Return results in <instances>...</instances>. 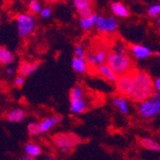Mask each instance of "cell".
Listing matches in <instances>:
<instances>
[{
	"label": "cell",
	"mask_w": 160,
	"mask_h": 160,
	"mask_svg": "<svg viewBox=\"0 0 160 160\" xmlns=\"http://www.w3.org/2000/svg\"><path fill=\"white\" fill-rule=\"evenodd\" d=\"M133 90L130 95L129 99L141 103V102L150 99L154 90L153 86V80L152 77L147 73L146 71H136L133 73Z\"/></svg>",
	"instance_id": "6da1fadb"
},
{
	"label": "cell",
	"mask_w": 160,
	"mask_h": 160,
	"mask_svg": "<svg viewBox=\"0 0 160 160\" xmlns=\"http://www.w3.org/2000/svg\"><path fill=\"white\" fill-rule=\"evenodd\" d=\"M107 63L118 76L132 73V62L127 53H120L112 51L108 54Z\"/></svg>",
	"instance_id": "7a4b0ae2"
},
{
	"label": "cell",
	"mask_w": 160,
	"mask_h": 160,
	"mask_svg": "<svg viewBox=\"0 0 160 160\" xmlns=\"http://www.w3.org/2000/svg\"><path fill=\"white\" fill-rule=\"evenodd\" d=\"M70 110L74 114H80L88 108V100L83 86L76 84L70 89Z\"/></svg>",
	"instance_id": "3957f363"
},
{
	"label": "cell",
	"mask_w": 160,
	"mask_h": 160,
	"mask_svg": "<svg viewBox=\"0 0 160 160\" xmlns=\"http://www.w3.org/2000/svg\"><path fill=\"white\" fill-rule=\"evenodd\" d=\"M53 143L58 151L62 153H70L81 143L78 135L70 132L58 133L53 137Z\"/></svg>",
	"instance_id": "277c9868"
},
{
	"label": "cell",
	"mask_w": 160,
	"mask_h": 160,
	"mask_svg": "<svg viewBox=\"0 0 160 160\" xmlns=\"http://www.w3.org/2000/svg\"><path fill=\"white\" fill-rule=\"evenodd\" d=\"M18 33L20 38L29 37L36 27L35 18L30 13H19L16 18Z\"/></svg>",
	"instance_id": "5b68a950"
},
{
	"label": "cell",
	"mask_w": 160,
	"mask_h": 160,
	"mask_svg": "<svg viewBox=\"0 0 160 160\" xmlns=\"http://www.w3.org/2000/svg\"><path fill=\"white\" fill-rule=\"evenodd\" d=\"M138 113L144 119H152L156 116L160 115V102L150 98L145 100L138 105Z\"/></svg>",
	"instance_id": "8992f818"
},
{
	"label": "cell",
	"mask_w": 160,
	"mask_h": 160,
	"mask_svg": "<svg viewBox=\"0 0 160 160\" xmlns=\"http://www.w3.org/2000/svg\"><path fill=\"white\" fill-rule=\"evenodd\" d=\"M133 74L128 73L124 75L118 76L117 80L115 82L116 89H117L120 96L123 97H130L133 90Z\"/></svg>",
	"instance_id": "52a82bcc"
},
{
	"label": "cell",
	"mask_w": 160,
	"mask_h": 160,
	"mask_svg": "<svg viewBox=\"0 0 160 160\" xmlns=\"http://www.w3.org/2000/svg\"><path fill=\"white\" fill-rule=\"evenodd\" d=\"M95 27L100 33H113L117 30L118 23L114 17L99 16Z\"/></svg>",
	"instance_id": "ba28073f"
},
{
	"label": "cell",
	"mask_w": 160,
	"mask_h": 160,
	"mask_svg": "<svg viewBox=\"0 0 160 160\" xmlns=\"http://www.w3.org/2000/svg\"><path fill=\"white\" fill-rule=\"evenodd\" d=\"M73 4L78 11L80 18L89 17L93 13L90 0H73Z\"/></svg>",
	"instance_id": "9c48e42d"
},
{
	"label": "cell",
	"mask_w": 160,
	"mask_h": 160,
	"mask_svg": "<svg viewBox=\"0 0 160 160\" xmlns=\"http://www.w3.org/2000/svg\"><path fill=\"white\" fill-rule=\"evenodd\" d=\"M62 119V117L61 115H53V116H51V117H47V118L42 119L40 121V123H38L39 127H40L41 133L49 132L52 128H54L59 123H61Z\"/></svg>",
	"instance_id": "30bf717a"
},
{
	"label": "cell",
	"mask_w": 160,
	"mask_h": 160,
	"mask_svg": "<svg viewBox=\"0 0 160 160\" xmlns=\"http://www.w3.org/2000/svg\"><path fill=\"white\" fill-rule=\"evenodd\" d=\"M130 53L132 54V56L137 60H143L146 58L150 57L152 53V50L142 44H133L130 46Z\"/></svg>",
	"instance_id": "8fae6325"
},
{
	"label": "cell",
	"mask_w": 160,
	"mask_h": 160,
	"mask_svg": "<svg viewBox=\"0 0 160 160\" xmlns=\"http://www.w3.org/2000/svg\"><path fill=\"white\" fill-rule=\"evenodd\" d=\"M96 69L100 76H102L104 79L109 82H116V80L118 78V75L110 68V66L107 62L102 65H99Z\"/></svg>",
	"instance_id": "7c38bea8"
},
{
	"label": "cell",
	"mask_w": 160,
	"mask_h": 160,
	"mask_svg": "<svg viewBox=\"0 0 160 160\" xmlns=\"http://www.w3.org/2000/svg\"><path fill=\"white\" fill-rule=\"evenodd\" d=\"M38 65H39L38 62H24L20 63L18 67V74L22 77L30 76L38 68Z\"/></svg>",
	"instance_id": "4fadbf2b"
},
{
	"label": "cell",
	"mask_w": 160,
	"mask_h": 160,
	"mask_svg": "<svg viewBox=\"0 0 160 160\" xmlns=\"http://www.w3.org/2000/svg\"><path fill=\"white\" fill-rule=\"evenodd\" d=\"M139 143L142 148L146 149L148 151H152V152L160 153V143L157 142L155 139L150 138V137H143L140 139Z\"/></svg>",
	"instance_id": "5bb4252c"
},
{
	"label": "cell",
	"mask_w": 160,
	"mask_h": 160,
	"mask_svg": "<svg viewBox=\"0 0 160 160\" xmlns=\"http://www.w3.org/2000/svg\"><path fill=\"white\" fill-rule=\"evenodd\" d=\"M24 118L25 112L22 108H13L6 114V120L10 123H19Z\"/></svg>",
	"instance_id": "9a60e30c"
},
{
	"label": "cell",
	"mask_w": 160,
	"mask_h": 160,
	"mask_svg": "<svg viewBox=\"0 0 160 160\" xmlns=\"http://www.w3.org/2000/svg\"><path fill=\"white\" fill-rule=\"evenodd\" d=\"M112 105L118 109L119 112L123 114H128L129 112V106L126 97L123 96H116L112 100Z\"/></svg>",
	"instance_id": "2e32d148"
},
{
	"label": "cell",
	"mask_w": 160,
	"mask_h": 160,
	"mask_svg": "<svg viewBox=\"0 0 160 160\" xmlns=\"http://www.w3.org/2000/svg\"><path fill=\"white\" fill-rule=\"evenodd\" d=\"M98 17H99L98 14H96V13L93 12L91 16H89V17L80 18V20H79L80 27L82 29V30H84V31L89 30V29H91L92 27H94L96 25Z\"/></svg>",
	"instance_id": "e0dca14e"
},
{
	"label": "cell",
	"mask_w": 160,
	"mask_h": 160,
	"mask_svg": "<svg viewBox=\"0 0 160 160\" xmlns=\"http://www.w3.org/2000/svg\"><path fill=\"white\" fill-rule=\"evenodd\" d=\"M111 12L115 14L116 17L119 18H127L128 17L129 12L128 8L121 2H113L110 5Z\"/></svg>",
	"instance_id": "ac0fdd59"
},
{
	"label": "cell",
	"mask_w": 160,
	"mask_h": 160,
	"mask_svg": "<svg viewBox=\"0 0 160 160\" xmlns=\"http://www.w3.org/2000/svg\"><path fill=\"white\" fill-rule=\"evenodd\" d=\"M14 60L16 57L12 51L5 47L0 48V62L2 65H10L14 62Z\"/></svg>",
	"instance_id": "d6986e66"
},
{
	"label": "cell",
	"mask_w": 160,
	"mask_h": 160,
	"mask_svg": "<svg viewBox=\"0 0 160 160\" xmlns=\"http://www.w3.org/2000/svg\"><path fill=\"white\" fill-rule=\"evenodd\" d=\"M72 68H73L77 73H85L87 70V62L84 58L74 57L72 59Z\"/></svg>",
	"instance_id": "ffe728a7"
},
{
	"label": "cell",
	"mask_w": 160,
	"mask_h": 160,
	"mask_svg": "<svg viewBox=\"0 0 160 160\" xmlns=\"http://www.w3.org/2000/svg\"><path fill=\"white\" fill-rule=\"evenodd\" d=\"M24 152L27 155H30L36 158L41 154L42 151H41V148L39 147V145L33 143V142H28L24 146Z\"/></svg>",
	"instance_id": "44dd1931"
},
{
	"label": "cell",
	"mask_w": 160,
	"mask_h": 160,
	"mask_svg": "<svg viewBox=\"0 0 160 160\" xmlns=\"http://www.w3.org/2000/svg\"><path fill=\"white\" fill-rule=\"evenodd\" d=\"M108 54L109 53H108V51L106 49H103V48H99L95 51V57H96L98 66L104 64L105 62H107Z\"/></svg>",
	"instance_id": "7402d4cb"
},
{
	"label": "cell",
	"mask_w": 160,
	"mask_h": 160,
	"mask_svg": "<svg viewBox=\"0 0 160 160\" xmlns=\"http://www.w3.org/2000/svg\"><path fill=\"white\" fill-rule=\"evenodd\" d=\"M29 9H30V12L32 13H40L43 7L38 0H31L30 3H29Z\"/></svg>",
	"instance_id": "603a6c76"
},
{
	"label": "cell",
	"mask_w": 160,
	"mask_h": 160,
	"mask_svg": "<svg viewBox=\"0 0 160 160\" xmlns=\"http://www.w3.org/2000/svg\"><path fill=\"white\" fill-rule=\"evenodd\" d=\"M84 59L87 62V65H90L91 67H98V63H97V61H96V57H95V52H87L85 54V57Z\"/></svg>",
	"instance_id": "cb8c5ba5"
},
{
	"label": "cell",
	"mask_w": 160,
	"mask_h": 160,
	"mask_svg": "<svg viewBox=\"0 0 160 160\" xmlns=\"http://www.w3.org/2000/svg\"><path fill=\"white\" fill-rule=\"evenodd\" d=\"M148 14L151 18H159L160 17V3L153 4L149 7L148 9Z\"/></svg>",
	"instance_id": "d4e9b609"
},
{
	"label": "cell",
	"mask_w": 160,
	"mask_h": 160,
	"mask_svg": "<svg viewBox=\"0 0 160 160\" xmlns=\"http://www.w3.org/2000/svg\"><path fill=\"white\" fill-rule=\"evenodd\" d=\"M27 129H28V132L33 136L38 135L41 133L39 124H37V123H30L27 126Z\"/></svg>",
	"instance_id": "484cf974"
},
{
	"label": "cell",
	"mask_w": 160,
	"mask_h": 160,
	"mask_svg": "<svg viewBox=\"0 0 160 160\" xmlns=\"http://www.w3.org/2000/svg\"><path fill=\"white\" fill-rule=\"evenodd\" d=\"M74 54H75V57H78V58H84L85 57V54H84V48H83V45L82 44H78L75 49H74Z\"/></svg>",
	"instance_id": "4316f807"
},
{
	"label": "cell",
	"mask_w": 160,
	"mask_h": 160,
	"mask_svg": "<svg viewBox=\"0 0 160 160\" xmlns=\"http://www.w3.org/2000/svg\"><path fill=\"white\" fill-rule=\"evenodd\" d=\"M40 16L42 18H48L51 17V9L48 7H43L41 12H40Z\"/></svg>",
	"instance_id": "83f0119b"
},
{
	"label": "cell",
	"mask_w": 160,
	"mask_h": 160,
	"mask_svg": "<svg viewBox=\"0 0 160 160\" xmlns=\"http://www.w3.org/2000/svg\"><path fill=\"white\" fill-rule=\"evenodd\" d=\"M13 83H14V85H17V86H18V87L22 86L23 83H24V77H22V76H20V75L18 76V77H16V78H14Z\"/></svg>",
	"instance_id": "f1b7e54d"
},
{
	"label": "cell",
	"mask_w": 160,
	"mask_h": 160,
	"mask_svg": "<svg viewBox=\"0 0 160 160\" xmlns=\"http://www.w3.org/2000/svg\"><path fill=\"white\" fill-rule=\"evenodd\" d=\"M153 86H154V90L160 92V77H157L153 80Z\"/></svg>",
	"instance_id": "f546056e"
},
{
	"label": "cell",
	"mask_w": 160,
	"mask_h": 160,
	"mask_svg": "<svg viewBox=\"0 0 160 160\" xmlns=\"http://www.w3.org/2000/svg\"><path fill=\"white\" fill-rule=\"evenodd\" d=\"M13 73H14V69L12 67H7L5 69V74L7 76H12V75H13Z\"/></svg>",
	"instance_id": "4dcf8cb0"
},
{
	"label": "cell",
	"mask_w": 160,
	"mask_h": 160,
	"mask_svg": "<svg viewBox=\"0 0 160 160\" xmlns=\"http://www.w3.org/2000/svg\"><path fill=\"white\" fill-rule=\"evenodd\" d=\"M18 160H36V158H35V157H33V156H30V155L25 154V155L21 156Z\"/></svg>",
	"instance_id": "1f68e13d"
},
{
	"label": "cell",
	"mask_w": 160,
	"mask_h": 160,
	"mask_svg": "<svg viewBox=\"0 0 160 160\" xmlns=\"http://www.w3.org/2000/svg\"><path fill=\"white\" fill-rule=\"evenodd\" d=\"M151 98H153V99H155V100H157V101L160 102V92L159 91H154L153 94H152V96Z\"/></svg>",
	"instance_id": "d6a6232c"
},
{
	"label": "cell",
	"mask_w": 160,
	"mask_h": 160,
	"mask_svg": "<svg viewBox=\"0 0 160 160\" xmlns=\"http://www.w3.org/2000/svg\"><path fill=\"white\" fill-rule=\"evenodd\" d=\"M42 160H58L57 158H55V157H53V156H46V157H44Z\"/></svg>",
	"instance_id": "836d02e7"
},
{
	"label": "cell",
	"mask_w": 160,
	"mask_h": 160,
	"mask_svg": "<svg viewBox=\"0 0 160 160\" xmlns=\"http://www.w3.org/2000/svg\"><path fill=\"white\" fill-rule=\"evenodd\" d=\"M45 2H47V3H50V4H52V3H56V2H58L59 0H44Z\"/></svg>",
	"instance_id": "e575fe53"
},
{
	"label": "cell",
	"mask_w": 160,
	"mask_h": 160,
	"mask_svg": "<svg viewBox=\"0 0 160 160\" xmlns=\"http://www.w3.org/2000/svg\"><path fill=\"white\" fill-rule=\"evenodd\" d=\"M156 22H157V24H158V25H160V17L156 18Z\"/></svg>",
	"instance_id": "d590c367"
}]
</instances>
